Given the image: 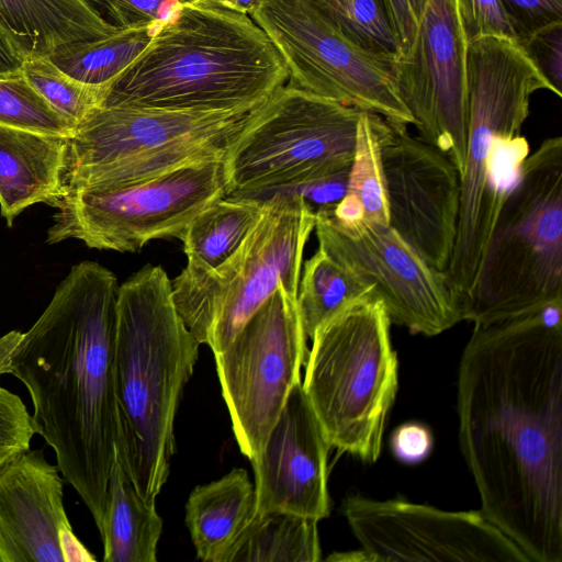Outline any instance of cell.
Listing matches in <instances>:
<instances>
[{"label": "cell", "instance_id": "1", "mask_svg": "<svg viewBox=\"0 0 562 562\" xmlns=\"http://www.w3.org/2000/svg\"><path fill=\"white\" fill-rule=\"evenodd\" d=\"M457 407L483 515L530 562H562V300L475 326Z\"/></svg>", "mask_w": 562, "mask_h": 562}, {"label": "cell", "instance_id": "2", "mask_svg": "<svg viewBox=\"0 0 562 562\" xmlns=\"http://www.w3.org/2000/svg\"><path fill=\"white\" fill-rule=\"evenodd\" d=\"M119 283L93 261L74 266L34 325L0 338V375L27 389L40 434L100 532L115 459Z\"/></svg>", "mask_w": 562, "mask_h": 562}, {"label": "cell", "instance_id": "3", "mask_svg": "<svg viewBox=\"0 0 562 562\" xmlns=\"http://www.w3.org/2000/svg\"><path fill=\"white\" fill-rule=\"evenodd\" d=\"M288 80L282 58L248 14L189 2L108 85L101 106L251 110Z\"/></svg>", "mask_w": 562, "mask_h": 562}, {"label": "cell", "instance_id": "4", "mask_svg": "<svg viewBox=\"0 0 562 562\" xmlns=\"http://www.w3.org/2000/svg\"><path fill=\"white\" fill-rule=\"evenodd\" d=\"M200 345L177 311L171 280L161 267L147 265L120 285L115 454L149 504H156L169 475L175 416Z\"/></svg>", "mask_w": 562, "mask_h": 562}, {"label": "cell", "instance_id": "5", "mask_svg": "<svg viewBox=\"0 0 562 562\" xmlns=\"http://www.w3.org/2000/svg\"><path fill=\"white\" fill-rule=\"evenodd\" d=\"M539 90L562 97L518 41L484 36L468 43L467 153L457 237L443 271L461 311L502 204L529 155L520 132Z\"/></svg>", "mask_w": 562, "mask_h": 562}, {"label": "cell", "instance_id": "6", "mask_svg": "<svg viewBox=\"0 0 562 562\" xmlns=\"http://www.w3.org/2000/svg\"><path fill=\"white\" fill-rule=\"evenodd\" d=\"M562 300V137L522 161L497 215L462 321L488 325Z\"/></svg>", "mask_w": 562, "mask_h": 562}, {"label": "cell", "instance_id": "7", "mask_svg": "<svg viewBox=\"0 0 562 562\" xmlns=\"http://www.w3.org/2000/svg\"><path fill=\"white\" fill-rule=\"evenodd\" d=\"M390 325L372 291L352 301L315 331L302 383L330 447L369 463L397 392Z\"/></svg>", "mask_w": 562, "mask_h": 562}, {"label": "cell", "instance_id": "8", "mask_svg": "<svg viewBox=\"0 0 562 562\" xmlns=\"http://www.w3.org/2000/svg\"><path fill=\"white\" fill-rule=\"evenodd\" d=\"M314 226L315 210L300 194L277 192L227 260L204 272L183 269L171 281L172 296L196 340L218 353L280 285L296 296Z\"/></svg>", "mask_w": 562, "mask_h": 562}, {"label": "cell", "instance_id": "9", "mask_svg": "<svg viewBox=\"0 0 562 562\" xmlns=\"http://www.w3.org/2000/svg\"><path fill=\"white\" fill-rule=\"evenodd\" d=\"M362 112L290 83L279 88L226 151V198L266 199L351 168Z\"/></svg>", "mask_w": 562, "mask_h": 562}, {"label": "cell", "instance_id": "10", "mask_svg": "<svg viewBox=\"0 0 562 562\" xmlns=\"http://www.w3.org/2000/svg\"><path fill=\"white\" fill-rule=\"evenodd\" d=\"M226 198L223 159L188 164L157 177L66 191L53 207L47 244L79 239L90 248L139 251L159 238L181 239L207 205Z\"/></svg>", "mask_w": 562, "mask_h": 562}, {"label": "cell", "instance_id": "11", "mask_svg": "<svg viewBox=\"0 0 562 562\" xmlns=\"http://www.w3.org/2000/svg\"><path fill=\"white\" fill-rule=\"evenodd\" d=\"M249 16L282 58L290 85L414 125L397 90L395 59L353 43L311 0H261Z\"/></svg>", "mask_w": 562, "mask_h": 562}, {"label": "cell", "instance_id": "12", "mask_svg": "<svg viewBox=\"0 0 562 562\" xmlns=\"http://www.w3.org/2000/svg\"><path fill=\"white\" fill-rule=\"evenodd\" d=\"M306 338L296 296L280 285L214 355L232 428L249 460L262 449L290 392L301 382Z\"/></svg>", "mask_w": 562, "mask_h": 562}, {"label": "cell", "instance_id": "13", "mask_svg": "<svg viewBox=\"0 0 562 562\" xmlns=\"http://www.w3.org/2000/svg\"><path fill=\"white\" fill-rule=\"evenodd\" d=\"M323 249L382 301L391 323L435 336L462 321L460 303L443 272L432 268L390 225L341 222L315 211Z\"/></svg>", "mask_w": 562, "mask_h": 562}, {"label": "cell", "instance_id": "14", "mask_svg": "<svg viewBox=\"0 0 562 562\" xmlns=\"http://www.w3.org/2000/svg\"><path fill=\"white\" fill-rule=\"evenodd\" d=\"M342 513L371 561L530 562L482 512L350 495Z\"/></svg>", "mask_w": 562, "mask_h": 562}, {"label": "cell", "instance_id": "15", "mask_svg": "<svg viewBox=\"0 0 562 562\" xmlns=\"http://www.w3.org/2000/svg\"><path fill=\"white\" fill-rule=\"evenodd\" d=\"M467 54L456 0H426L394 66L400 97L420 138L446 154L460 178L468 137Z\"/></svg>", "mask_w": 562, "mask_h": 562}, {"label": "cell", "instance_id": "16", "mask_svg": "<svg viewBox=\"0 0 562 562\" xmlns=\"http://www.w3.org/2000/svg\"><path fill=\"white\" fill-rule=\"evenodd\" d=\"M406 126L389 121L382 139L389 225L443 272L457 237L460 173L446 154Z\"/></svg>", "mask_w": 562, "mask_h": 562}, {"label": "cell", "instance_id": "17", "mask_svg": "<svg viewBox=\"0 0 562 562\" xmlns=\"http://www.w3.org/2000/svg\"><path fill=\"white\" fill-rule=\"evenodd\" d=\"M255 109L175 111L99 106L67 138L64 180L86 169L155 156L183 144L236 136Z\"/></svg>", "mask_w": 562, "mask_h": 562}, {"label": "cell", "instance_id": "18", "mask_svg": "<svg viewBox=\"0 0 562 562\" xmlns=\"http://www.w3.org/2000/svg\"><path fill=\"white\" fill-rule=\"evenodd\" d=\"M330 445L302 382L290 392L262 449L250 459L256 513L283 512L321 520L329 515Z\"/></svg>", "mask_w": 562, "mask_h": 562}, {"label": "cell", "instance_id": "19", "mask_svg": "<svg viewBox=\"0 0 562 562\" xmlns=\"http://www.w3.org/2000/svg\"><path fill=\"white\" fill-rule=\"evenodd\" d=\"M59 472L31 449L0 470V562L95 560L72 531Z\"/></svg>", "mask_w": 562, "mask_h": 562}, {"label": "cell", "instance_id": "20", "mask_svg": "<svg viewBox=\"0 0 562 562\" xmlns=\"http://www.w3.org/2000/svg\"><path fill=\"white\" fill-rule=\"evenodd\" d=\"M67 137L0 126V213L8 226L35 203L65 195Z\"/></svg>", "mask_w": 562, "mask_h": 562}, {"label": "cell", "instance_id": "21", "mask_svg": "<svg viewBox=\"0 0 562 562\" xmlns=\"http://www.w3.org/2000/svg\"><path fill=\"white\" fill-rule=\"evenodd\" d=\"M0 29L25 59L115 32L83 0H0Z\"/></svg>", "mask_w": 562, "mask_h": 562}, {"label": "cell", "instance_id": "22", "mask_svg": "<svg viewBox=\"0 0 562 562\" xmlns=\"http://www.w3.org/2000/svg\"><path fill=\"white\" fill-rule=\"evenodd\" d=\"M255 514V485L245 469L196 486L186 504V524L198 558L223 562Z\"/></svg>", "mask_w": 562, "mask_h": 562}, {"label": "cell", "instance_id": "23", "mask_svg": "<svg viewBox=\"0 0 562 562\" xmlns=\"http://www.w3.org/2000/svg\"><path fill=\"white\" fill-rule=\"evenodd\" d=\"M162 519L136 491L116 454L100 536L104 562H155Z\"/></svg>", "mask_w": 562, "mask_h": 562}, {"label": "cell", "instance_id": "24", "mask_svg": "<svg viewBox=\"0 0 562 562\" xmlns=\"http://www.w3.org/2000/svg\"><path fill=\"white\" fill-rule=\"evenodd\" d=\"M266 199L222 198L203 209L183 233L186 270H212L239 247L261 218Z\"/></svg>", "mask_w": 562, "mask_h": 562}, {"label": "cell", "instance_id": "25", "mask_svg": "<svg viewBox=\"0 0 562 562\" xmlns=\"http://www.w3.org/2000/svg\"><path fill=\"white\" fill-rule=\"evenodd\" d=\"M389 121L363 111L357 126V139L346 195L326 207L341 222L368 221L389 225L385 178L381 159L382 139Z\"/></svg>", "mask_w": 562, "mask_h": 562}, {"label": "cell", "instance_id": "26", "mask_svg": "<svg viewBox=\"0 0 562 562\" xmlns=\"http://www.w3.org/2000/svg\"><path fill=\"white\" fill-rule=\"evenodd\" d=\"M317 522L291 513H256L223 562H317Z\"/></svg>", "mask_w": 562, "mask_h": 562}, {"label": "cell", "instance_id": "27", "mask_svg": "<svg viewBox=\"0 0 562 562\" xmlns=\"http://www.w3.org/2000/svg\"><path fill=\"white\" fill-rule=\"evenodd\" d=\"M159 24L120 29L104 36L67 43L48 58L79 81L108 85L147 47Z\"/></svg>", "mask_w": 562, "mask_h": 562}, {"label": "cell", "instance_id": "28", "mask_svg": "<svg viewBox=\"0 0 562 562\" xmlns=\"http://www.w3.org/2000/svg\"><path fill=\"white\" fill-rule=\"evenodd\" d=\"M302 269L296 304L308 338L352 301L372 291L321 248L303 263Z\"/></svg>", "mask_w": 562, "mask_h": 562}, {"label": "cell", "instance_id": "29", "mask_svg": "<svg viewBox=\"0 0 562 562\" xmlns=\"http://www.w3.org/2000/svg\"><path fill=\"white\" fill-rule=\"evenodd\" d=\"M22 74L75 130L101 106L109 85L94 86L79 81L58 68L48 57L25 59Z\"/></svg>", "mask_w": 562, "mask_h": 562}, {"label": "cell", "instance_id": "30", "mask_svg": "<svg viewBox=\"0 0 562 562\" xmlns=\"http://www.w3.org/2000/svg\"><path fill=\"white\" fill-rule=\"evenodd\" d=\"M359 46L397 59L400 42L384 0H311Z\"/></svg>", "mask_w": 562, "mask_h": 562}, {"label": "cell", "instance_id": "31", "mask_svg": "<svg viewBox=\"0 0 562 562\" xmlns=\"http://www.w3.org/2000/svg\"><path fill=\"white\" fill-rule=\"evenodd\" d=\"M0 126L67 138L75 133L22 72L0 76Z\"/></svg>", "mask_w": 562, "mask_h": 562}, {"label": "cell", "instance_id": "32", "mask_svg": "<svg viewBox=\"0 0 562 562\" xmlns=\"http://www.w3.org/2000/svg\"><path fill=\"white\" fill-rule=\"evenodd\" d=\"M35 434L40 426L21 397L0 386V470L30 449Z\"/></svg>", "mask_w": 562, "mask_h": 562}, {"label": "cell", "instance_id": "33", "mask_svg": "<svg viewBox=\"0 0 562 562\" xmlns=\"http://www.w3.org/2000/svg\"><path fill=\"white\" fill-rule=\"evenodd\" d=\"M116 29L162 23L183 4L178 0H83Z\"/></svg>", "mask_w": 562, "mask_h": 562}, {"label": "cell", "instance_id": "34", "mask_svg": "<svg viewBox=\"0 0 562 562\" xmlns=\"http://www.w3.org/2000/svg\"><path fill=\"white\" fill-rule=\"evenodd\" d=\"M468 43L484 36L519 40L517 27L502 0H456Z\"/></svg>", "mask_w": 562, "mask_h": 562}, {"label": "cell", "instance_id": "35", "mask_svg": "<svg viewBox=\"0 0 562 562\" xmlns=\"http://www.w3.org/2000/svg\"><path fill=\"white\" fill-rule=\"evenodd\" d=\"M518 42L552 86L562 93V20L532 29L521 35Z\"/></svg>", "mask_w": 562, "mask_h": 562}, {"label": "cell", "instance_id": "36", "mask_svg": "<svg viewBox=\"0 0 562 562\" xmlns=\"http://www.w3.org/2000/svg\"><path fill=\"white\" fill-rule=\"evenodd\" d=\"M502 1L517 27L519 38L532 29L562 20V0Z\"/></svg>", "mask_w": 562, "mask_h": 562}, {"label": "cell", "instance_id": "37", "mask_svg": "<svg viewBox=\"0 0 562 562\" xmlns=\"http://www.w3.org/2000/svg\"><path fill=\"white\" fill-rule=\"evenodd\" d=\"M350 170L348 168L282 192L300 194L315 211L333 207L347 193Z\"/></svg>", "mask_w": 562, "mask_h": 562}, {"label": "cell", "instance_id": "38", "mask_svg": "<svg viewBox=\"0 0 562 562\" xmlns=\"http://www.w3.org/2000/svg\"><path fill=\"white\" fill-rule=\"evenodd\" d=\"M391 449L400 461L418 463L431 452V431L418 423L403 424L394 430L391 437Z\"/></svg>", "mask_w": 562, "mask_h": 562}, {"label": "cell", "instance_id": "39", "mask_svg": "<svg viewBox=\"0 0 562 562\" xmlns=\"http://www.w3.org/2000/svg\"><path fill=\"white\" fill-rule=\"evenodd\" d=\"M384 2L396 32L402 53L414 36L426 0H384Z\"/></svg>", "mask_w": 562, "mask_h": 562}, {"label": "cell", "instance_id": "40", "mask_svg": "<svg viewBox=\"0 0 562 562\" xmlns=\"http://www.w3.org/2000/svg\"><path fill=\"white\" fill-rule=\"evenodd\" d=\"M25 58L0 29V76H11L22 72Z\"/></svg>", "mask_w": 562, "mask_h": 562}, {"label": "cell", "instance_id": "41", "mask_svg": "<svg viewBox=\"0 0 562 562\" xmlns=\"http://www.w3.org/2000/svg\"><path fill=\"white\" fill-rule=\"evenodd\" d=\"M261 0H191L190 2L250 15Z\"/></svg>", "mask_w": 562, "mask_h": 562}, {"label": "cell", "instance_id": "42", "mask_svg": "<svg viewBox=\"0 0 562 562\" xmlns=\"http://www.w3.org/2000/svg\"><path fill=\"white\" fill-rule=\"evenodd\" d=\"M333 561H371L369 555L362 550L348 553H335L327 558Z\"/></svg>", "mask_w": 562, "mask_h": 562}, {"label": "cell", "instance_id": "43", "mask_svg": "<svg viewBox=\"0 0 562 562\" xmlns=\"http://www.w3.org/2000/svg\"><path fill=\"white\" fill-rule=\"evenodd\" d=\"M180 1L181 3H189L191 0H178Z\"/></svg>", "mask_w": 562, "mask_h": 562}]
</instances>
